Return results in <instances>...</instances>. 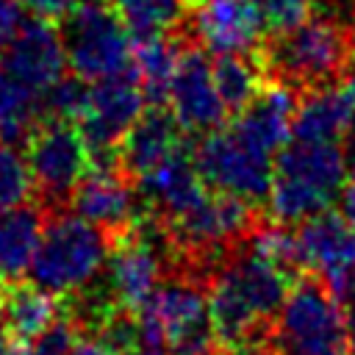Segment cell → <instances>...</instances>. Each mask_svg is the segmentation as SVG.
<instances>
[{
	"mask_svg": "<svg viewBox=\"0 0 355 355\" xmlns=\"http://www.w3.org/2000/svg\"><path fill=\"white\" fill-rule=\"evenodd\" d=\"M136 319L114 313L103 324V336L125 355L133 344L155 347L169 355H205L214 341L208 294L186 277L158 283L136 308Z\"/></svg>",
	"mask_w": 355,
	"mask_h": 355,
	"instance_id": "6da1fadb",
	"label": "cell"
},
{
	"mask_svg": "<svg viewBox=\"0 0 355 355\" xmlns=\"http://www.w3.org/2000/svg\"><path fill=\"white\" fill-rule=\"evenodd\" d=\"M294 114H297V94L288 83L277 80V83H266L258 92V97L236 114L230 128L258 150L277 155L294 136Z\"/></svg>",
	"mask_w": 355,
	"mask_h": 355,
	"instance_id": "d6986e66",
	"label": "cell"
},
{
	"mask_svg": "<svg viewBox=\"0 0 355 355\" xmlns=\"http://www.w3.org/2000/svg\"><path fill=\"white\" fill-rule=\"evenodd\" d=\"M119 17L128 22L133 36H150V33H166L172 31L183 11L189 8V0H108Z\"/></svg>",
	"mask_w": 355,
	"mask_h": 355,
	"instance_id": "4316f807",
	"label": "cell"
},
{
	"mask_svg": "<svg viewBox=\"0 0 355 355\" xmlns=\"http://www.w3.org/2000/svg\"><path fill=\"white\" fill-rule=\"evenodd\" d=\"M67 67L83 80H103L130 69L133 33L108 0H83L61 17Z\"/></svg>",
	"mask_w": 355,
	"mask_h": 355,
	"instance_id": "52a82bcc",
	"label": "cell"
},
{
	"mask_svg": "<svg viewBox=\"0 0 355 355\" xmlns=\"http://www.w3.org/2000/svg\"><path fill=\"white\" fill-rule=\"evenodd\" d=\"M78 3H83V0H19V6H25L33 17H44V19H61Z\"/></svg>",
	"mask_w": 355,
	"mask_h": 355,
	"instance_id": "d6a6232c",
	"label": "cell"
},
{
	"mask_svg": "<svg viewBox=\"0 0 355 355\" xmlns=\"http://www.w3.org/2000/svg\"><path fill=\"white\" fill-rule=\"evenodd\" d=\"M355 116V72L338 75L322 86H313L297 100L294 139L302 141H338L344 139Z\"/></svg>",
	"mask_w": 355,
	"mask_h": 355,
	"instance_id": "ac0fdd59",
	"label": "cell"
},
{
	"mask_svg": "<svg viewBox=\"0 0 355 355\" xmlns=\"http://www.w3.org/2000/svg\"><path fill=\"white\" fill-rule=\"evenodd\" d=\"M164 225L178 255L194 263H205L250 233L252 205L222 191H208L194 208Z\"/></svg>",
	"mask_w": 355,
	"mask_h": 355,
	"instance_id": "30bf717a",
	"label": "cell"
},
{
	"mask_svg": "<svg viewBox=\"0 0 355 355\" xmlns=\"http://www.w3.org/2000/svg\"><path fill=\"white\" fill-rule=\"evenodd\" d=\"M44 116V92H36L17 75L0 67V139L19 141Z\"/></svg>",
	"mask_w": 355,
	"mask_h": 355,
	"instance_id": "603a6c76",
	"label": "cell"
},
{
	"mask_svg": "<svg viewBox=\"0 0 355 355\" xmlns=\"http://www.w3.org/2000/svg\"><path fill=\"white\" fill-rule=\"evenodd\" d=\"M275 155L258 150L233 128H216L202 136L194 161L208 189L239 197L244 202H263L272 183Z\"/></svg>",
	"mask_w": 355,
	"mask_h": 355,
	"instance_id": "ba28073f",
	"label": "cell"
},
{
	"mask_svg": "<svg viewBox=\"0 0 355 355\" xmlns=\"http://www.w3.org/2000/svg\"><path fill=\"white\" fill-rule=\"evenodd\" d=\"M349 42H352V53H355V22H352V31H349Z\"/></svg>",
	"mask_w": 355,
	"mask_h": 355,
	"instance_id": "ab89813d",
	"label": "cell"
},
{
	"mask_svg": "<svg viewBox=\"0 0 355 355\" xmlns=\"http://www.w3.org/2000/svg\"><path fill=\"white\" fill-rule=\"evenodd\" d=\"M105 233L78 214H58L42 227L36 255L31 261L33 286L53 297L83 291L108 261Z\"/></svg>",
	"mask_w": 355,
	"mask_h": 355,
	"instance_id": "5b68a950",
	"label": "cell"
},
{
	"mask_svg": "<svg viewBox=\"0 0 355 355\" xmlns=\"http://www.w3.org/2000/svg\"><path fill=\"white\" fill-rule=\"evenodd\" d=\"M55 297L39 286H19L14 291H0V322L11 338L31 341L50 322H55Z\"/></svg>",
	"mask_w": 355,
	"mask_h": 355,
	"instance_id": "484cf974",
	"label": "cell"
},
{
	"mask_svg": "<svg viewBox=\"0 0 355 355\" xmlns=\"http://www.w3.org/2000/svg\"><path fill=\"white\" fill-rule=\"evenodd\" d=\"M78 344V324L69 319H55L28 341V355H75Z\"/></svg>",
	"mask_w": 355,
	"mask_h": 355,
	"instance_id": "4dcf8cb0",
	"label": "cell"
},
{
	"mask_svg": "<svg viewBox=\"0 0 355 355\" xmlns=\"http://www.w3.org/2000/svg\"><path fill=\"white\" fill-rule=\"evenodd\" d=\"M3 69L33 86L36 92H47L58 78H64L67 55L61 31L53 25V19L33 17L22 19L6 50L0 53Z\"/></svg>",
	"mask_w": 355,
	"mask_h": 355,
	"instance_id": "2e32d148",
	"label": "cell"
},
{
	"mask_svg": "<svg viewBox=\"0 0 355 355\" xmlns=\"http://www.w3.org/2000/svg\"><path fill=\"white\" fill-rule=\"evenodd\" d=\"M222 355H266V352H261V349H247V347H241V349H230V352H222Z\"/></svg>",
	"mask_w": 355,
	"mask_h": 355,
	"instance_id": "f35d334b",
	"label": "cell"
},
{
	"mask_svg": "<svg viewBox=\"0 0 355 355\" xmlns=\"http://www.w3.org/2000/svg\"><path fill=\"white\" fill-rule=\"evenodd\" d=\"M166 103L183 133H211L222 125L227 108L216 92L214 61L202 47H186L178 55V67L166 92Z\"/></svg>",
	"mask_w": 355,
	"mask_h": 355,
	"instance_id": "5bb4252c",
	"label": "cell"
},
{
	"mask_svg": "<svg viewBox=\"0 0 355 355\" xmlns=\"http://www.w3.org/2000/svg\"><path fill=\"white\" fill-rule=\"evenodd\" d=\"M294 244L297 263L316 272L341 302L355 280V230L347 225V219L330 211L313 214L300 222Z\"/></svg>",
	"mask_w": 355,
	"mask_h": 355,
	"instance_id": "7c38bea8",
	"label": "cell"
},
{
	"mask_svg": "<svg viewBox=\"0 0 355 355\" xmlns=\"http://www.w3.org/2000/svg\"><path fill=\"white\" fill-rule=\"evenodd\" d=\"M86 97H89V86L83 78H78V75L58 78L44 92V116L75 122V119H80V114L86 108Z\"/></svg>",
	"mask_w": 355,
	"mask_h": 355,
	"instance_id": "f1b7e54d",
	"label": "cell"
},
{
	"mask_svg": "<svg viewBox=\"0 0 355 355\" xmlns=\"http://www.w3.org/2000/svg\"><path fill=\"white\" fill-rule=\"evenodd\" d=\"M341 302L347 305L344 308V316H347V327H349V338H352V349H355V280H352L349 291L341 297Z\"/></svg>",
	"mask_w": 355,
	"mask_h": 355,
	"instance_id": "8d00e7d4",
	"label": "cell"
},
{
	"mask_svg": "<svg viewBox=\"0 0 355 355\" xmlns=\"http://www.w3.org/2000/svg\"><path fill=\"white\" fill-rule=\"evenodd\" d=\"M252 3L258 6L266 31L283 33V31L300 25L302 19H308L319 0H252Z\"/></svg>",
	"mask_w": 355,
	"mask_h": 355,
	"instance_id": "1f68e13d",
	"label": "cell"
},
{
	"mask_svg": "<svg viewBox=\"0 0 355 355\" xmlns=\"http://www.w3.org/2000/svg\"><path fill=\"white\" fill-rule=\"evenodd\" d=\"M347 164L338 141H288L272 166L266 194L272 222L294 225L327 211L347 183Z\"/></svg>",
	"mask_w": 355,
	"mask_h": 355,
	"instance_id": "3957f363",
	"label": "cell"
},
{
	"mask_svg": "<svg viewBox=\"0 0 355 355\" xmlns=\"http://www.w3.org/2000/svg\"><path fill=\"white\" fill-rule=\"evenodd\" d=\"M28 164L36 180V189L47 200H64L92 169V150L80 133L67 119L39 122L25 139Z\"/></svg>",
	"mask_w": 355,
	"mask_h": 355,
	"instance_id": "8fae6325",
	"label": "cell"
},
{
	"mask_svg": "<svg viewBox=\"0 0 355 355\" xmlns=\"http://www.w3.org/2000/svg\"><path fill=\"white\" fill-rule=\"evenodd\" d=\"M266 72L288 86H322L344 75L352 42L338 17H308L258 50Z\"/></svg>",
	"mask_w": 355,
	"mask_h": 355,
	"instance_id": "8992f818",
	"label": "cell"
},
{
	"mask_svg": "<svg viewBox=\"0 0 355 355\" xmlns=\"http://www.w3.org/2000/svg\"><path fill=\"white\" fill-rule=\"evenodd\" d=\"M22 25V8L19 0H0V53Z\"/></svg>",
	"mask_w": 355,
	"mask_h": 355,
	"instance_id": "836d02e7",
	"label": "cell"
},
{
	"mask_svg": "<svg viewBox=\"0 0 355 355\" xmlns=\"http://www.w3.org/2000/svg\"><path fill=\"white\" fill-rule=\"evenodd\" d=\"M42 214L19 205L0 211V280H14L31 269L42 239Z\"/></svg>",
	"mask_w": 355,
	"mask_h": 355,
	"instance_id": "7402d4cb",
	"label": "cell"
},
{
	"mask_svg": "<svg viewBox=\"0 0 355 355\" xmlns=\"http://www.w3.org/2000/svg\"><path fill=\"white\" fill-rule=\"evenodd\" d=\"M252 252H258L261 258L283 266V269H294L297 263V244H294V233H288L280 222H272L266 227H258L250 233V244Z\"/></svg>",
	"mask_w": 355,
	"mask_h": 355,
	"instance_id": "f546056e",
	"label": "cell"
},
{
	"mask_svg": "<svg viewBox=\"0 0 355 355\" xmlns=\"http://www.w3.org/2000/svg\"><path fill=\"white\" fill-rule=\"evenodd\" d=\"M191 28L202 50L225 53H258L263 39V17L252 0H194Z\"/></svg>",
	"mask_w": 355,
	"mask_h": 355,
	"instance_id": "9a60e30c",
	"label": "cell"
},
{
	"mask_svg": "<svg viewBox=\"0 0 355 355\" xmlns=\"http://www.w3.org/2000/svg\"><path fill=\"white\" fill-rule=\"evenodd\" d=\"M180 150H186V133L172 111L150 108L125 133L119 144V166L128 178L139 180Z\"/></svg>",
	"mask_w": 355,
	"mask_h": 355,
	"instance_id": "44dd1931",
	"label": "cell"
},
{
	"mask_svg": "<svg viewBox=\"0 0 355 355\" xmlns=\"http://www.w3.org/2000/svg\"><path fill=\"white\" fill-rule=\"evenodd\" d=\"M291 288V272L261 258L250 247L222 263L208 288V311L216 338L244 344L280 311Z\"/></svg>",
	"mask_w": 355,
	"mask_h": 355,
	"instance_id": "7a4b0ae2",
	"label": "cell"
},
{
	"mask_svg": "<svg viewBox=\"0 0 355 355\" xmlns=\"http://www.w3.org/2000/svg\"><path fill=\"white\" fill-rule=\"evenodd\" d=\"M164 272V250L158 239L141 230V222L130 225L105 261V297L111 308H139L158 286Z\"/></svg>",
	"mask_w": 355,
	"mask_h": 355,
	"instance_id": "4fadbf2b",
	"label": "cell"
},
{
	"mask_svg": "<svg viewBox=\"0 0 355 355\" xmlns=\"http://www.w3.org/2000/svg\"><path fill=\"white\" fill-rule=\"evenodd\" d=\"M344 139H347V150H344V153H347V161L355 166V116H352V122H349Z\"/></svg>",
	"mask_w": 355,
	"mask_h": 355,
	"instance_id": "74e56055",
	"label": "cell"
},
{
	"mask_svg": "<svg viewBox=\"0 0 355 355\" xmlns=\"http://www.w3.org/2000/svg\"><path fill=\"white\" fill-rule=\"evenodd\" d=\"M75 355H119V349H116L105 336H100V338H86V341H80L78 349H75Z\"/></svg>",
	"mask_w": 355,
	"mask_h": 355,
	"instance_id": "e575fe53",
	"label": "cell"
},
{
	"mask_svg": "<svg viewBox=\"0 0 355 355\" xmlns=\"http://www.w3.org/2000/svg\"><path fill=\"white\" fill-rule=\"evenodd\" d=\"M144 89L133 72H119L92 80L86 108L80 114V133L92 150L94 166H119V144L133 122L144 114Z\"/></svg>",
	"mask_w": 355,
	"mask_h": 355,
	"instance_id": "9c48e42d",
	"label": "cell"
},
{
	"mask_svg": "<svg viewBox=\"0 0 355 355\" xmlns=\"http://www.w3.org/2000/svg\"><path fill=\"white\" fill-rule=\"evenodd\" d=\"M272 355H355L344 308L322 280L288 288L269 338Z\"/></svg>",
	"mask_w": 355,
	"mask_h": 355,
	"instance_id": "277c9868",
	"label": "cell"
},
{
	"mask_svg": "<svg viewBox=\"0 0 355 355\" xmlns=\"http://www.w3.org/2000/svg\"><path fill=\"white\" fill-rule=\"evenodd\" d=\"M72 211L108 233L136 225V194L122 166H94L69 194Z\"/></svg>",
	"mask_w": 355,
	"mask_h": 355,
	"instance_id": "e0dca14e",
	"label": "cell"
},
{
	"mask_svg": "<svg viewBox=\"0 0 355 355\" xmlns=\"http://www.w3.org/2000/svg\"><path fill=\"white\" fill-rule=\"evenodd\" d=\"M36 191V180L28 164V155L19 153L11 141L0 144V211L28 205Z\"/></svg>",
	"mask_w": 355,
	"mask_h": 355,
	"instance_id": "83f0119b",
	"label": "cell"
},
{
	"mask_svg": "<svg viewBox=\"0 0 355 355\" xmlns=\"http://www.w3.org/2000/svg\"><path fill=\"white\" fill-rule=\"evenodd\" d=\"M139 191L150 211L161 222H169L194 208L208 194V183L200 175L194 155H189V150H180L178 155L166 158L144 178H139Z\"/></svg>",
	"mask_w": 355,
	"mask_h": 355,
	"instance_id": "ffe728a7",
	"label": "cell"
},
{
	"mask_svg": "<svg viewBox=\"0 0 355 355\" xmlns=\"http://www.w3.org/2000/svg\"><path fill=\"white\" fill-rule=\"evenodd\" d=\"M341 216L347 219V225L355 230V175L344 183L341 189Z\"/></svg>",
	"mask_w": 355,
	"mask_h": 355,
	"instance_id": "d590c367",
	"label": "cell"
},
{
	"mask_svg": "<svg viewBox=\"0 0 355 355\" xmlns=\"http://www.w3.org/2000/svg\"><path fill=\"white\" fill-rule=\"evenodd\" d=\"M214 80L225 108L239 114L266 86V67L261 55L252 58V53H225L214 61Z\"/></svg>",
	"mask_w": 355,
	"mask_h": 355,
	"instance_id": "d4e9b609",
	"label": "cell"
},
{
	"mask_svg": "<svg viewBox=\"0 0 355 355\" xmlns=\"http://www.w3.org/2000/svg\"><path fill=\"white\" fill-rule=\"evenodd\" d=\"M0 355H17V352H14V349H11V347H8V349H3V352H0Z\"/></svg>",
	"mask_w": 355,
	"mask_h": 355,
	"instance_id": "60d3db41",
	"label": "cell"
},
{
	"mask_svg": "<svg viewBox=\"0 0 355 355\" xmlns=\"http://www.w3.org/2000/svg\"><path fill=\"white\" fill-rule=\"evenodd\" d=\"M178 55H180V47L166 33L136 36L130 67L150 100L166 103V92H169V83L178 67Z\"/></svg>",
	"mask_w": 355,
	"mask_h": 355,
	"instance_id": "cb8c5ba5",
	"label": "cell"
}]
</instances>
